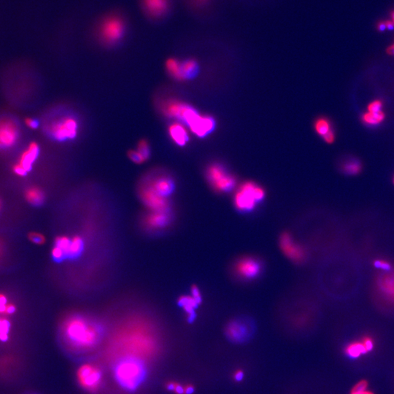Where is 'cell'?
Masks as SVG:
<instances>
[{"label":"cell","mask_w":394,"mask_h":394,"mask_svg":"<svg viewBox=\"0 0 394 394\" xmlns=\"http://www.w3.org/2000/svg\"><path fill=\"white\" fill-rule=\"evenodd\" d=\"M140 197L150 211H169V202L166 197L161 195L148 184L140 190Z\"/></svg>","instance_id":"cell-12"},{"label":"cell","mask_w":394,"mask_h":394,"mask_svg":"<svg viewBox=\"0 0 394 394\" xmlns=\"http://www.w3.org/2000/svg\"><path fill=\"white\" fill-rule=\"evenodd\" d=\"M178 304L182 306L186 312L188 322H193L196 318L195 309L198 304L197 301L191 296L184 295L178 299Z\"/></svg>","instance_id":"cell-23"},{"label":"cell","mask_w":394,"mask_h":394,"mask_svg":"<svg viewBox=\"0 0 394 394\" xmlns=\"http://www.w3.org/2000/svg\"><path fill=\"white\" fill-rule=\"evenodd\" d=\"M0 208H1V202H0Z\"/></svg>","instance_id":"cell-58"},{"label":"cell","mask_w":394,"mask_h":394,"mask_svg":"<svg viewBox=\"0 0 394 394\" xmlns=\"http://www.w3.org/2000/svg\"><path fill=\"white\" fill-rule=\"evenodd\" d=\"M16 310V308L15 305L12 304H7L5 309L6 314H7V315H11V314L14 313Z\"/></svg>","instance_id":"cell-48"},{"label":"cell","mask_w":394,"mask_h":394,"mask_svg":"<svg viewBox=\"0 0 394 394\" xmlns=\"http://www.w3.org/2000/svg\"><path fill=\"white\" fill-rule=\"evenodd\" d=\"M19 129L15 121L10 119L0 121V150L13 147L19 139Z\"/></svg>","instance_id":"cell-14"},{"label":"cell","mask_w":394,"mask_h":394,"mask_svg":"<svg viewBox=\"0 0 394 394\" xmlns=\"http://www.w3.org/2000/svg\"><path fill=\"white\" fill-rule=\"evenodd\" d=\"M77 379L81 388L89 392L94 393L102 385L103 375L96 365L85 363L77 369Z\"/></svg>","instance_id":"cell-7"},{"label":"cell","mask_w":394,"mask_h":394,"mask_svg":"<svg viewBox=\"0 0 394 394\" xmlns=\"http://www.w3.org/2000/svg\"><path fill=\"white\" fill-rule=\"evenodd\" d=\"M39 153V145L36 143H31L27 148L20 155V159L17 163L28 173L32 169V166L37 159Z\"/></svg>","instance_id":"cell-19"},{"label":"cell","mask_w":394,"mask_h":394,"mask_svg":"<svg viewBox=\"0 0 394 394\" xmlns=\"http://www.w3.org/2000/svg\"><path fill=\"white\" fill-rule=\"evenodd\" d=\"M26 200L34 205H39L43 202L45 195L42 190L36 187H31L26 191Z\"/></svg>","instance_id":"cell-26"},{"label":"cell","mask_w":394,"mask_h":394,"mask_svg":"<svg viewBox=\"0 0 394 394\" xmlns=\"http://www.w3.org/2000/svg\"><path fill=\"white\" fill-rule=\"evenodd\" d=\"M10 328V323L8 320L0 318V341L4 342L8 340Z\"/></svg>","instance_id":"cell-31"},{"label":"cell","mask_w":394,"mask_h":394,"mask_svg":"<svg viewBox=\"0 0 394 394\" xmlns=\"http://www.w3.org/2000/svg\"><path fill=\"white\" fill-rule=\"evenodd\" d=\"M190 129L196 135L199 137H204L213 131L215 127V121L213 118L209 116H203L198 114L189 125Z\"/></svg>","instance_id":"cell-18"},{"label":"cell","mask_w":394,"mask_h":394,"mask_svg":"<svg viewBox=\"0 0 394 394\" xmlns=\"http://www.w3.org/2000/svg\"><path fill=\"white\" fill-rule=\"evenodd\" d=\"M385 115L382 111L378 112H365L362 115L361 121L369 125H376L385 120Z\"/></svg>","instance_id":"cell-27"},{"label":"cell","mask_w":394,"mask_h":394,"mask_svg":"<svg viewBox=\"0 0 394 394\" xmlns=\"http://www.w3.org/2000/svg\"><path fill=\"white\" fill-rule=\"evenodd\" d=\"M61 334L67 344L77 351L96 347L102 337L100 325L79 315L67 317L61 325Z\"/></svg>","instance_id":"cell-1"},{"label":"cell","mask_w":394,"mask_h":394,"mask_svg":"<svg viewBox=\"0 0 394 394\" xmlns=\"http://www.w3.org/2000/svg\"><path fill=\"white\" fill-rule=\"evenodd\" d=\"M265 191L253 182H245L233 197V204L238 211L242 213H251L257 204L264 200Z\"/></svg>","instance_id":"cell-5"},{"label":"cell","mask_w":394,"mask_h":394,"mask_svg":"<svg viewBox=\"0 0 394 394\" xmlns=\"http://www.w3.org/2000/svg\"><path fill=\"white\" fill-rule=\"evenodd\" d=\"M374 296L379 305L394 308V267L376 274L374 281Z\"/></svg>","instance_id":"cell-6"},{"label":"cell","mask_w":394,"mask_h":394,"mask_svg":"<svg viewBox=\"0 0 394 394\" xmlns=\"http://www.w3.org/2000/svg\"><path fill=\"white\" fill-rule=\"evenodd\" d=\"M150 185L159 194L166 197L172 194L175 188L173 180L171 178L164 176L156 178L150 182Z\"/></svg>","instance_id":"cell-21"},{"label":"cell","mask_w":394,"mask_h":394,"mask_svg":"<svg viewBox=\"0 0 394 394\" xmlns=\"http://www.w3.org/2000/svg\"><path fill=\"white\" fill-rule=\"evenodd\" d=\"M83 248V242L80 236H74L71 238L70 247H69L67 256H77L81 252Z\"/></svg>","instance_id":"cell-28"},{"label":"cell","mask_w":394,"mask_h":394,"mask_svg":"<svg viewBox=\"0 0 394 394\" xmlns=\"http://www.w3.org/2000/svg\"><path fill=\"white\" fill-rule=\"evenodd\" d=\"M137 151L140 152L146 160L149 159L150 156V144L145 139H142L137 143Z\"/></svg>","instance_id":"cell-34"},{"label":"cell","mask_w":394,"mask_h":394,"mask_svg":"<svg viewBox=\"0 0 394 394\" xmlns=\"http://www.w3.org/2000/svg\"><path fill=\"white\" fill-rule=\"evenodd\" d=\"M128 156L131 161L134 162L135 163H138V164L144 163L147 161L144 159V156L140 152L137 151V150H130L128 152Z\"/></svg>","instance_id":"cell-35"},{"label":"cell","mask_w":394,"mask_h":394,"mask_svg":"<svg viewBox=\"0 0 394 394\" xmlns=\"http://www.w3.org/2000/svg\"><path fill=\"white\" fill-rule=\"evenodd\" d=\"M170 220L169 211H150L144 217V224L150 230H158L166 227Z\"/></svg>","instance_id":"cell-17"},{"label":"cell","mask_w":394,"mask_h":394,"mask_svg":"<svg viewBox=\"0 0 394 394\" xmlns=\"http://www.w3.org/2000/svg\"><path fill=\"white\" fill-rule=\"evenodd\" d=\"M373 266L376 269L379 270L380 271H390L394 267L390 261L383 259V258H376L374 260Z\"/></svg>","instance_id":"cell-32"},{"label":"cell","mask_w":394,"mask_h":394,"mask_svg":"<svg viewBox=\"0 0 394 394\" xmlns=\"http://www.w3.org/2000/svg\"><path fill=\"white\" fill-rule=\"evenodd\" d=\"M7 305V297H6L5 295L0 293V313H5V309Z\"/></svg>","instance_id":"cell-42"},{"label":"cell","mask_w":394,"mask_h":394,"mask_svg":"<svg viewBox=\"0 0 394 394\" xmlns=\"http://www.w3.org/2000/svg\"><path fill=\"white\" fill-rule=\"evenodd\" d=\"M243 377V372H242L241 370H238L237 372H235L234 375H233V378H234L235 380L237 381V382L242 380Z\"/></svg>","instance_id":"cell-49"},{"label":"cell","mask_w":394,"mask_h":394,"mask_svg":"<svg viewBox=\"0 0 394 394\" xmlns=\"http://www.w3.org/2000/svg\"><path fill=\"white\" fill-rule=\"evenodd\" d=\"M365 348L367 350L368 353L372 352L375 349V341L373 337L369 335H364L360 338Z\"/></svg>","instance_id":"cell-36"},{"label":"cell","mask_w":394,"mask_h":394,"mask_svg":"<svg viewBox=\"0 0 394 394\" xmlns=\"http://www.w3.org/2000/svg\"><path fill=\"white\" fill-rule=\"evenodd\" d=\"M262 270V261L254 256H243L239 258L233 267L236 277L246 281L259 277Z\"/></svg>","instance_id":"cell-10"},{"label":"cell","mask_w":394,"mask_h":394,"mask_svg":"<svg viewBox=\"0 0 394 394\" xmlns=\"http://www.w3.org/2000/svg\"><path fill=\"white\" fill-rule=\"evenodd\" d=\"M252 326L248 321L235 319L231 321L226 326V334L232 341L235 342H243L251 335Z\"/></svg>","instance_id":"cell-15"},{"label":"cell","mask_w":394,"mask_h":394,"mask_svg":"<svg viewBox=\"0 0 394 394\" xmlns=\"http://www.w3.org/2000/svg\"><path fill=\"white\" fill-rule=\"evenodd\" d=\"M386 29V25L385 22H379L377 24V29L379 32H383Z\"/></svg>","instance_id":"cell-51"},{"label":"cell","mask_w":394,"mask_h":394,"mask_svg":"<svg viewBox=\"0 0 394 394\" xmlns=\"http://www.w3.org/2000/svg\"><path fill=\"white\" fill-rule=\"evenodd\" d=\"M113 372L117 383L127 391L138 389L145 380L147 374L144 360L132 356H124L118 359Z\"/></svg>","instance_id":"cell-3"},{"label":"cell","mask_w":394,"mask_h":394,"mask_svg":"<svg viewBox=\"0 0 394 394\" xmlns=\"http://www.w3.org/2000/svg\"><path fill=\"white\" fill-rule=\"evenodd\" d=\"M1 247H0V254H1Z\"/></svg>","instance_id":"cell-57"},{"label":"cell","mask_w":394,"mask_h":394,"mask_svg":"<svg viewBox=\"0 0 394 394\" xmlns=\"http://www.w3.org/2000/svg\"><path fill=\"white\" fill-rule=\"evenodd\" d=\"M209 1L210 0H191V2L195 7H202L206 5Z\"/></svg>","instance_id":"cell-46"},{"label":"cell","mask_w":394,"mask_h":394,"mask_svg":"<svg viewBox=\"0 0 394 394\" xmlns=\"http://www.w3.org/2000/svg\"><path fill=\"white\" fill-rule=\"evenodd\" d=\"M350 394H375V393L372 392L371 391H362V392H358V393H350Z\"/></svg>","instance_id":"cell-53"},{"label":"cell","mask_w":394,"mask_h":394,"mask_svg":"<svg viewBox=\"0 0 394 394\" xmlns=\"http://www.w3.org/2000/svg\"><path fill=\"white\" fill-rule=\"evenodd\" d=\"M126 24L124 18L118 13H109L104 16L97 26L99 40L107 45L119 42L125 35Z\"/></svg>","instance_id":"cell-4"},{"label":"cell","mask_w":394,"mask_h":394,"mask_svg":"<svg viewBox=\"0 0 394 394\" xmlns=\"http://www.w3.org/2000/svg\"><path fill=\"white\" fill-rule=\"evenodd\" d=\"M391 18H392L393 21H394V11L391 12Z\"/></svg>","instance_id":"cell-55"},{"label":"cell","mask_w":394,"mask_h":394,"mask_svg":"<svg viewBox=\"0 0 394 394\" xmlns=\"http://www.w3.org/2000/svg\"><path fill=\"white\" fill-rule=\"evenodd\" d=\"M13 172H14V173L17 175L18 176L23 177L27 175V172H26L18 163H16V165L13 166Z\"/></svg>","instance_id":"cell-44"},{"label":"cell","mask_w":394,"mask_h":394,"mask_svg":"<svg viewBox=\"0 0 394 394\" xmlns=\"http://www.w3.org/2000/svg\"><path fill=\"white\" fill-rule=\"evenodd\" d=\"M382 106H383V103H382V101L379 100V99H376V100L370 102V103L369 104V105H368V112H380V111H382L381 110V109H382Z\"/></svg>","instance_id":"cell-38"},{"label":"cell","mask_w":394,"mask_h":394,"mask_svg":"<svg viewBox=\"0 0 394 394\" xmlns=\"http://www.w3.org/2000/svg\"><path fill=\"white\" fill-rule=\"evenodd\" d=\"M181 67H182V73H183L185 79L194 77L198 70L197 61L194 59L186 60L183 63H181Z\"/></svg>","instance_id":"cell-29"},{"label":"cell","mask_w":394,"mask_h":394,"mask_svg":"<svg viewBox=\"0 0 394 394\" xmlns=\"http://www.w3.org/2000/svg\"><path fill=\"white\" fill-rule=\"evenodd\" d=\"M191 296L197 301V303L199 304L201 302V295L200 293L199 289L196 286L191 287Z\"/></svg>","instance_id":"cell-41"},{"label":"cell","mask_w":394,"mask_h":394,"mask_svg":"<svg viewBox=\"0 0 394 394\" xmlns=\"http://www.w3.org/2000/svg\"><path fill=\"white\" fill-rule=\"evenodd\" d=\"M315 129L316 132L321 137H323L327 133L329 132L332 128L331 122L326 118H319L315 122Z\"/></svg>","instance_id":"cell-30"},{"label":"cell","mask_w":394,"mask_h":394,"mask_svg":"<svg viewBox=\"0 0 394 394\" xmlns=\"http://www.w3.org/2000/svg\"><path fill=\"white\" fill-rule=\"evenodd\" d=\"M393 183H394V176L393 177Z\"/></svg>","instance_id":"cell-56"},{"label":"cell","mask_w":394,"mask_h":394,"mask_svg":"<svg viewBox=\"0 0 394 394\" xmlns=\"http://www.w3.org/2000/svg\"><path fill=\"white\" fill-rule=\"evenodd\" d=\"M115 344L121 353V357L132 356L143 360L153 356L157 347L156 340L150 331L138 326L121 333Z\"/></svg>","instance_id":"cell-2"},{"label":"cell","mask_w":394,"mask_h":394,"mask_svg":"<svg viewBox=\"0 0 394 394\" xmlns=\"http://www.w3.org/2000/svg\"><path fill=\"white\" fill-rule=\"evenodd\" d=\"M166 71L174 78L178 80H185V76L182 71L181 63L178 60L174 58H170L166 60Z\"/></svg>","instance_id":"cell-25"},{"label":"cell","mask_w":394,"mask_h":394,"mask_svg":"<svg viewBox=\"0 0 394 394\" xmlns=\"http://www.w3.org/2000/svg\"><path fill=\"white\" fill-rule=\"evenodd\" d=\"M161 112L168 118H175L188 125L198 115L194 108L179 101L170 99L162 104Z\"/></svg>","instance_id":"cell-9"},{"label":"cell","mask_w":394,"mask_h":394,"mask_svg":"<svg viewBox=\"0 0 394 394\" xmlns=\"http://www.w3.org/2000/svg\"><path fill=\"white\" fill-rule=\"evenodd\" d=\"M171 0H140L144 14L153 19L164 16L170 8Z\"/></svg>","instance_id":"cell-16"},{"label":"cell","mask_w":394,"mask_h":394,"mask_svg":"<svg viewBox=\"0 0 394 394\" xmlns=\"http://www.w3.org/2000/svg\"><path fill=\"white\" fill-rule=\"evenodd\" d=\"M169 136L172 141L179 146H184L189 140L188 131L180 123L175 122L168 128Z\"/></svg>","instance_id":"cell-20"},{"label":"cell","mask_w":394,"mask_h":394,"mask_svg":"<svg viewBox=\"0 0 394 394\" xmlns=\"http://www.w3.org/2000/svg\"><path fill=\"white\" fill-rule=\"evenodd\" d=\"M344 354L350 360H356L363 355L367 354V350L365 348L361 340H356L347 343L344 347Z\"/></svg>","instance_id":"cell-22"},{"label":"cell","mask_w":394,"mask_h":394,"mask_svg":"<svg viewBox=\"0 0 394 394\" xmlns=\"http://www.w3.org/2000/svg\"><path fill=\"white\" fill-rule=\"evenodd\" d=\"M385 25H386L387 29H389V30L394 29V23L393 20H388V21L385 22Z\"/></svg>","instance_id":"cell-52"},{"label":"cell","mask_w":394,"mask_h":394,"mask_svg":"<svg viewBox=\"0 0 394 394\" xmlns=\"http://www.w3.org/2000/svg\"><path fill=\"white\" fill-rule=\"evenodd\" d=\"M194 392V388L192 385H186L185 386V394H192Z\"/></svg>","instance_id":"cell-50"},{"label":"cell","mask_w":394,"mask_h":394,"mask_svg":"<svg viewBox=\"0 0 394 394\" xmlns=\"http://www.w3.org/2000/svg\"><path fill=\"white\" fill-rule=\"evenodd\" d=\"M393 22H394V21H393Z\"/></svg>","instance_id":"cell-59"},{"label":"cell","mask_w":394,"mask_h":394,"mask_svg":"<svg viewBox=\"0 0 394 394\" xmlns=\"http://www.w3.org/2000/svg\"><path fill=\"white\" fill-rule=\"evenodd\" d=\"M70 241H71V239L67 236H58L55 240V246L58 247L60 249L62 250L64 253H65L66 256H67Z\"/></svg>","instance_id":"cell-33"},{"label":"cell","mask_w":394,"mask_h":394,"mask_svg":"<svg viewBox=\"0 0 394 394\" xmlns=\"http://www.w3.org/2000/svg\"><path fill=\"white\" fill-rule=\"evenodd\" d=\"M174 392L176 394H185V387L179 385V384L176 383L175 389H174Z\"/></svg>","instance_id":"cell-47"},{"label":"cell","mask_w":394,"mask_h":394,"mask_svg":"<svg viewBox=\"0 0 394 394\" xmlns=\"http://www.w3.org/2000/svg\"><path fill=\"white\" fill-rule=\"evenodd\" d=\"M29 239H30L31 242L38 244V245L45 243V236L37 232H32L29 233Z\"/></svg>","instance_id":"cell-39"},{"label":"cell","mask_w":394,"mask_h":394,"mask_svg":"<svg viewBox=\"0 0 394 394\" xmlns=\"http://www.w3.org/2000/svg\"><path fill=\"white\" fill-rule=\"evenodd\" d=\"M207 178L213 189L217 192H228L236 185L234 177L219 164L212 165L207 169Z\"/></svg>","instance_id":"cell-8"},{"label":"cell","mask_w":394,"mask_h":394,"mask_svg":"<svg viewBox=\"0 0 394 394\" xmlns=\"http://www.w3.org/2000/svg\"><path fill=\"white\" fill-rule=\"evenodd\" d=\"M280 246L285 255L294 262L300 264L306 259V250L293 240L291 235L284 232L280 237Z\"/></svg>","instance_id":"cell-13"},{"label":"cell","mask_w":394,"mask_h":394,"mask_svg":"<svg viewBox=\"0 0 394 394\" xmlns=\"http://www.w3.org/2000/svg\"><path fill=\"white\" fill-rule=\"evenodd\" d=\"M51 255H52L53 258H54V259H55V261H61V260L64 259L66 257L64 251L60 249L58 247L55 246V245H54L52 251H51Z\"/></svg>","instance_id":"cell-40"},{"label":"cell","mask_w":394,"mask_h":394,"mask_svg":"<svg viewBox=\"0 0 394 394\" xmlns=\"http://www.w3.org/2000/svg\"><path fill=\"white\" fill-rule=\"evenodd\" d=\"M25 124H26V125H27L29 128H32V129H35V128L39 126V123H38V121H36V119H34V118H26V119L25 120Z\"/></svg>","instance_id":"cell-43"},{"label":"cell","mask_w":394,"mask_h":394,"mask_svg":"<svg viewBox=\"0 0 394 394\" xmlns=\"http://www.w3.org/2000/svg\"><path fill=\"white\" fill-rule=\"evenodd\" d=\"M387 52H388V54H390V55H394V45H391V46L387 49Z\"/></svg>","instance_id":"cell-54"},{"label":"cell","mask_w":394,"mask_h":394,"mask_svg":"<svg viewBox=\"0 0 394 394\" xmlns=\"http://www.w3.org/2000/svg\"><path fill=\"white\" fill-rule=\"evenodd\" d=\"M369 386V381L366 379H361L353 385V388L350 390V393L362 392V391H366Z\"/></svg>","instance_id":"cell-37"},{"label":"cell","mask_w":394,"mask_h":394,"mask_svg":"<svg viewBox=\"0 0 394 394\" xmlns=\"http://www.w3.org/2000/svg\"><path fill=\"white\" fill-rule=\"evenodd\" d=\"M77 131L78 123L72 117H65L52 123L48 128L50 135L58 141L72 140L77 136Z\"/></svg>","instance_id":"cell-11"},{"label":"cell","mask_w":394,"mask_h":394,"mask_svg":"<svg viewBox=\"0 0 394 394\" xmlns=\"http://www.w3.org/2000/svg\"><path fill=\"white\" fill-rule=\"evenodd\" d=\"M341 172L347 175H357L361 172L362 163L358 159L349 158L341 165Z\"/></svg>","instance_id":"cell-24"},{"label":"cell","mask_w":394,"mask_h":394,"mask_svg":"<svg viewBox=\"0 0 394 394\" xmlns=\"http://www.w3.org/2000/svg\"><path fill=\"white\" fill-rule=\"evenodd\" d=\"M323 139L325 143H329V144L334 143V140H335V133H334V130L331 129L329 132L327 133L324 136Z\"/></svg>","instance_id":"cell-45"}]
</instances>
